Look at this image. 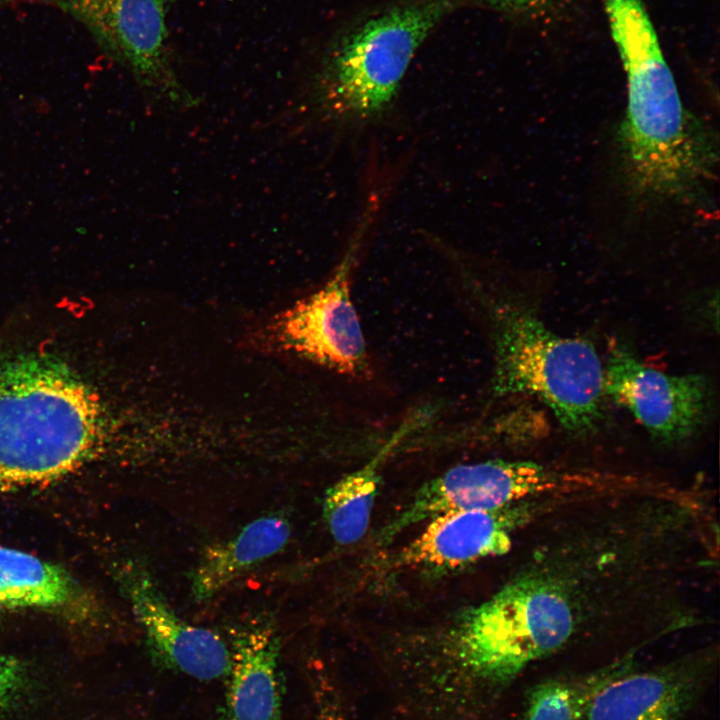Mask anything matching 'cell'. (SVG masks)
I'll use <instances>...</instances> for the list:
<instances>
[{
  "instance_id": "6da1fadb",
  "label": "cell",
  "mask_w": 720,
  "mask_h": 720,
  "mask_svg": "<svg viewBox=\"0 0 720 720\" xmlns=\"http://www.w3.org/2000/svg\"><path fill=\"white\" fill-rule=\"evenodd\" d=\"M577 537L546 548L486 601L451 624L455 656L476 680L505 684L608 615L640 584V538Z\"/></svg>"
},
{
  "instance_id": "7a4b0ae2",
  "label": "cell",
  "mask_w": 720,
  "mask_h": 720,
  "mask_svg": "<svg viewBox=\"0 0 720 720\" xmlns=\"http://www.w3.org/2000/svg\"><path fill=\"white\" fill-rule=\"evenodd\" d=\"M95 395L64 365L0 355V495L56 483L103 452Z\"/></svg>"
},
{
  "instance_id": "3957f363",
  "label": "cell",
  "mask_w": 720,
  "mask_h": 720,
  "mask_svg": "<svg viewBox=\"0 0 720 720\" xmlns=\"http://www.w3.org/2000/svg\"><path fill=\"white\" fill-rule=\"evenodd\" d=\"M627 79L625 164L643 195L689 190L706 167L703 143L683 107L643 0H602Z\"/></svg>"
},
{
  "instance_id": "277c9868",
  "label": "cell",
  "mask_w": 720,
  "mask_h": 720,
  "mask_svg": "<svg viewBox=\"0 0 720 720\" xmlns=\"http://www.w3.org/2000/svg\"><path fill=\"white\" fill-rule=\"evenodd\" d=\"M455 7L454 0H406L348 27L322 55L306 111L336 126L380 119L392 107L416 51Z\"/></svg>"
},
{
  "instance_id": "5b68a950",
  "label": "cell",
  "mask_w": 720,
  "mask_h": 720,
  "mask_svg": "<svg viewBox=\"0 0 720 720\" xmlns=\"http://www.w3.org/2000/svg\"><path fill=\"white\" fill-rule=\"evenodd\" d=\"M493 392L527 394L546 404L568 431H591L602 416L604 368L593 345L562 337L532 313L501 311Z\"/></svg>"
},
{
  "instance_id": "8992f818",
  "label": "cell",
  "mask_w": 720,
  "mask_h": 720,
  "mask_svg": "<svg viewBox=\"0 0 720 720\" xmlns=\"http://www.w3.org/2000/svg\"><path fill=\"white\" fill-rule=\"evenodd\" d=\"M623 485L621 475L569 471L531 461L488 460L457 465L425 482L382 527L386 544L406 529L461 510H487L528 499L610 494Z\"/></svg>"
},
{
  "instance_id": "52a82bcc",
  "label": "cell",
  "mask_w": 720,
  "mask_h": 720,
  "mask_svg": "<svg viewBox=\"0 0 720 720\" xmlns=\"http://www.w3.org/2000/svg\"><path fill=\"white\" fill-rule=\"evenodd\" d=\"M378 198L365 207L349 245L325 285L273 316L257 332L265 349L287 352L335 372L357 376L367 369V351L350 293V279Z\"/></svg>"
},
{
  "instance_id": "ba28073f",
  "label": "cell",
  "mask_w": 720,
  "mask_h": 720,
  "mask_svg": "<svg viewBox=\"0 0 720 720\" xmlns=\"http://www.w3.org/2000/svg\"><path fill=\"white\" fill-rule=\"evenodd\" d=\"M79 22L105 54L126 68L164 107L185 110L199 99L180 81L168 47L170 0H44Z\"/></svg>"
},
{
  "instance_id": "9c48e42d",
  "label": "cell",
  "mask_w": 720,
  "mask_h": 720,
  "mask_svg": "<svg viewBox=\"0 0 720 720\" xmlns=\"http://www.w3.org/2000/svg\"><path fill=\"white\" fill-rule=\"evenodd\" d=\"M574 500L575 497H540L495 509L437 515L396 554L395 563L440 572L503 555L511 549L516 531L560 504Z\"/></svg>"
},
{
  "instance_id": "30bf717a",
  "label": "cell",
  "mask_w": 720,
  "mask_h": 720,
  "mask_svg": "<svg viewBox=\"0 0 720 720\" xmlns=\"http://www.w3.org/2000/svg\"><path fill=\"white\" fill-rule=\"evenodd\" d=\"M115 578L160 664L204 681L228 674L231 651L222 637L179 617L143 561L120 562Z\"/></svg>"
},
{
  "instance_id": "8fae6325",
  "label": "cell",
  "mask_w": 720,
  "mask_h": 720,
  "mask_svg": "<svg viewBox=\"0 0 720 720\" xmlns=\"http://www.w3.org/2000/svg\"><path fill=\"white\" fill-rule=\"evenodd\" d=\"M604 392L650 434L669 442L693 435L704 423L711 400L710 384L704 376L666 374L621 347L610 353Z\"/></svg>"
},
{
  "instance_id": "7c38bea8",
  "label": "cell",
  "mask_w": 720,
  "mask_h": 720,
  "mask_svg": "<svg viewBox=\"0 0 720 720\" xmlns=\"http://www.w3.org/2000/svg\"><path fill=\"white\" fill-rule=\"evenodd\" d=\"M703 677L696 662L629 669L597 692L584 720H680L694 704Z\"/></svg>"
},
{
  "instance_id": "4fadbf2b",
  "label": "cell",
  "mask_w": 720,
  "mask_h": 720,
  "mask_svg": "<svg viewBox=\"0 0 720 720\" xmlns=\"http://www.w3.org/2000/svg\"><path fill=\"white\" fill-rule=\"evenodd\" d=\"M279 638L270 624L239 632L233 641L226 720H280Z\"/></svg>"
},
{
  "instance_id": "5bb4252c",
  "label": "cell",
  "mask_w": 720,
  "mask_h": 720,
  "mask_svg": "<svg viewBox=\"0 0 720 720\" xmlns=\"http://www.w3.org/2000/svg\"><path fill=\"white\" fill-rule=\"evenodd\" d=\"M290 535V521L275 512L254 519L229 539L207 545L190 576L193 600L209 601L244 573L283 550Z\"/></svg>"
},
{
  "instance_id": "9a60e30c",
  "label": "cell",
  "mask_w": 720,
  "mask_h": 720,
  "mask_svg": "<svg viewBox=\"0 0 720 720\" xmlns=\"http://www.w3.org/2000/svg\"><path fill=\"white\" fill-rule=\"evenodd\" d=\"M0 607L84 619L91 602L63 567L33 554L0 546Z\"/></svg>"
},
{
  "instance_id": "2e32d148",
  "label": "cell",
  "mask_w": 720,
  "mask_h": 720,
  "mask_svg": "<svg viewBox=\"0 0 720 720\" xmlns=\"http://www.w3.org/2000/svg\"><path fill=\"white\" fill-rule=\"evenodd\" d=\"M358 470L343 476L325 492L322 514L333 540L342 546L355 544L366 534L379 485L378 468L395 440Z\"/></svg>"
},
{
  "instance_id": "e0dca14e",
  "label": "cell",
  "mask_w": 720,
  "mask_h": 720,
  "mask_svg": "<svg viewBox=\"0 0 720 720\" xmlns=\"http://www.w3.org/2000/svg\"><path fill=\"white\" fill-rule=\"evenodd\" d=\"M631 668L629 657L581 678L539 682L528 692L525 720H584L597 692L611 679Z\"/></svg>"
},
{
  "instance_id": "ac0fdd59",
  "label": "cell",
  "mask_w": 720,
  "mask_h": 720,
  "mask_svg": "<svg viewBox=\"0 0 720 720\" xmlns=\"http://www.w3.org/2000/svg\"><path fill=\"white\" fill-rule=\"evenodd\" d=\"M26 679L23 663L13 656L0 653V714L16 701Z\"/></svg>"
},
{
  "instance_id": "d6986e66",
  "label": "cell",
  "mask_w": 720,
  "mask_h": 720,
  "mask_svg": "<svg viewBox=\"0 0 720 720\" xmlns=\"http://www.w3.org/2000/svg\"><path fill=\"white\" fill-rule=\"evenodd\" d=\"M497 11L528 17H542L560 8L567 0H480Z\"/></svg>"
},
{
  "instance_id": "ffe728a7",
  "label": "cell",
  "mask_w": 720,
  "mask_h": 720,
  "mask_svg": "<svg viewBox=\"0 0 720 720\" xmlns=\"http://www.w3.org/2000/svg\"><path fill=\"white\" fill-rule=\"evenodd\" d=\"M320 701V718L321 720H344L339 706L330 694L321 696Z\"/></svg>"
},
{
  "instance_id": "44dd1931",
  "label": "cell",
  "mask_w": 720,
  "mask_h": 720,
  "mask_svg": "<svg viewBox=\"0 0 720 720\" xmlns=\"http://www.w3.org/2000/svg\"><path fill=\"white\" fill-rule=\"evenodd\" d=\"M20 1H25V0H0V8L4 7L6 5L12 4V3L20 2Z\"/></svg>"
}]
</instances>
